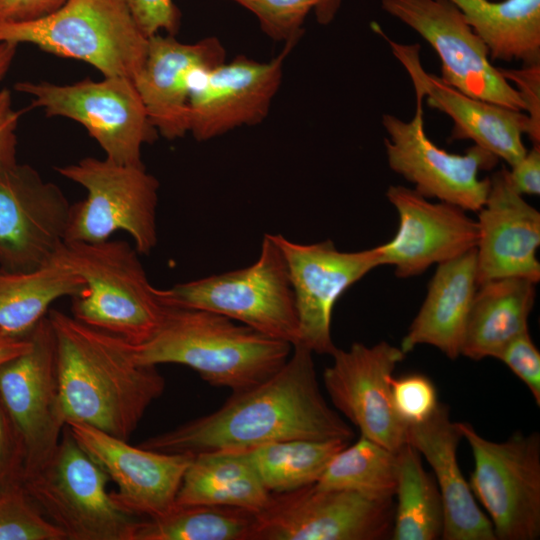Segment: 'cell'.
<instances>
[{
    "mask_svg": "<svg viewBox=\"0 0 540 540\" xmlns=\"http://www.w3.org/2000/svg\"><path fill=\"white\" fill-rule=\"evenodd\" d=\"M477 287L475 249L438 264L423 304L402 340V351L406 354L426 344L457 359Z\"/></svg>",
    "mask_w": 540,
    "mask_h": 540,
    "instance_id": "obj_25",
    "label": "cell"
},
{
    "mask_svg": "<svg viewBox=\"0 0 540 540\" xmlns=\"http://www.w3.org/2000/svg\"><path fill=\"white\" fill-rule=\"evenodd\" d=\"M72 204L28 164L0 163V269L50 264L66 242Z\"/></svg>",
    "mask_w": 540,
    "mask_h": 540,
    "instance_id": "obj_15",
    "label": "cell"
},
{
    "mask_svg": "<svg viewBox=\"0 0 540 540\" xmlns=\"http://www.w3.org/2000/svg\"><path fill=\"white\" fill-rule=\"evenodd\" d=\"M393 407L406 425L429 419L437 409V391L433 382L422 374H407L390 378Z\"/></svg>",
    "mask_w": 540,
    "mask_h": 540,
    "instance_id": "obj_36",
    "label": "cell"
},
{
    "mask_svg": "<svg viewBox=\"0 0 540 540\" xmlns=\"http://www.w3.org/2000/svg\"><path fill=\"white\" fill-rule=\"evenodd\" d=\"M0 540H66L26 493L21 482L0 490Z\"/></svg>",
    "mask_w": 540,
    "mask_h": 540,
    "instance_id": "obj_35",
    "label": "cell"
},
{
    "mask_svg": "<svg viewBox=\"0 0 540 540\" xmlns=\"http://www.w3.org/2000/svg\"><path fill=\"white\" fill-rule=\"evenodd\" d=\"M468 442L474 469L468 482L487 510L496 540L540 537V435L515 432L494 442L467 422H457Z\"/></svg>",
    "mask_w": 540,
    "mask_h": 540,
    "instance_id": "obj_10",
    "label": "cell"
},
{
    "mask_svg": "<svg viewBox=\"0 0 540 540\" xmlns=\"http://www.w3.org/2000/svg\"><path fill=\"white\" fill-rule=\"evenodd\" d=\"M497 359L527 386L535 403L540 406V352L529 330L512 339Z\"/></svg>",
    "mask_w": 540,
    "mask_h": 540,
    "instance_id": "obj_37",
    "label": "cell"
},
{
    "mask_svg": "<svg viewBox=\"0 0 540 540\" xmlns=\"http://www.w3.org/2000/svg\"><path fill=\"white\" fill-rule=\"evenodd\" d=\"M395 502L314 484L271 493L255 513L250 540H383L391 538Z\"/></svg>",
    "mask_w": 540,
    "mask_h": 540,
    "instance_id": "obj_11",
    "label": "cell"
},
{
    "mask_svg": "<svg viewBox=\"0 0 540 540\" xmlns=\"http://www.w3.org/2000/svg\"><path fill=\"white\" fill-rule=\"evenodd\" d=\"M225 62L216 37L182 43L160 33L148 38L144 63L134 84L158 134L168 140L189 132V96L195 77Z\"/></svg>",
    "mask_w": 540,
    "mask_h": 540,
    "instance_id": "obj_22",
    "label": "cell"
},
{
    "mask_svg": "<svg viewBox=\"0 0 540 540\" xmlns=\"http://www.w3.org/2000/svg\"><path fill=\"white\" fill-rule=\"evenodd\" d=\"M139 255L123 240L66 241L53 261L83 282L72 297V316L134 345L154 336L168 306L149 282Z\"/></svg>",
    "mask_w": 540,
    "mask_h": 540,
    "instance_id": "obj_4",
    "label": "cell"
},
{
    "mask_svg": "<svg viewBox=\"0 0 540 540\" xmlns=\"http://www.w3.org/2000/svg\"><path fill=\"white\" fill-rule=\"evenodd\" d=\"M536 284L520 277L479 284L468 315L461 355L475 361L497 359L512 339L529 330Z\"/></svg>",
    "mask_w": 540,
    "mask_h": 540,
    "instance_id": "obj_26",
    "label": "cell"
},
{
    "mask_svg": "<svg viewBox=\"0 0 540 540\" xmlns=\"http://www.w3.org/2000/svg\"><path fill=\"white\" fill-rule=\"evenodd\" d=\"M489 179L486 201L478 211L477 284L505 277L537 283L540 213L512 187L506 167Z\"/></svg>",
    "mask_w": 540,
    "mask_h": 540,
    "instance_id": "obj_23",
    "label": "cell"
},
{
    "mask_svg": "<svg viewBox=\"0 0 540 540\" xmlns=\"http://www.w3.org/2000/svg\"><path fill=\"white\" fill-rule=\"evenodd\" d=\"M22 111L13 109L11 93L0 90V163L16 161V128Z\"/></svg>",
    "mask_w": 540,
    "mask_h": 540,
    "instance_id": "obj_43",
    "label": "cell"
},
{
    "mask_svg": "<svg viewBox=\"0 0 540 540\" xmlns=\"http://www.w3.org/2000/svg\"><path fill=\"white\" fill-rule=\"evenodd\" d=\"M18 44L14 42H0V81L9 70L14 59Z\"/></svg>",
    "mask_w": 540,
    "mask_h": 540,
    "instance_id": "obj_45",
    "label": "cell"
},
{
    "mask_svg": "<svg viewBox=\"0 0 540 540\" xmlns=\"http://www.w3.org/2000/svg\"><path fill=\"white\" fill-rule=\"evenodd\" d=\"M461 432L450 419L449 408L439 403L426 421L407 425L406 443L431 466L444 509V540H496L490 519L478 507L458 461Z\"/></svg>",
    "mask_w": 540,
    "mask_h": 540,
    "instance_id": "obj_24",
    "label": "cell"
},
{
    "mask_svg": "<svg viewBox=\"0 0 540 540\" xmlns=\"http://www.w3.org/2000/svg\"><path fill=\"white\" fill-rule=\"evenodd\" d=\"M498 69L518 92L530 121L529 139L533 145L540 146V64Z\"/></svg>",
    "mask_w": 540,
    "mask_h": 540,
    "instance_id": "obj_38",
    "label": "cell"
},
{
    "mask_svg": "<svg viewBox=\"0 0 540 540\" xmlns=\"http://www.w3.org/2000/svg\"><path fill=\"white\" fill-rule=\"evenodd\" d=\"M29 336L30 348L0 365V398L23 445V476L48 461L66 425L60 401L56 343L48 316Z\"/></svg>",
    "mask_w": 540,
    "mask_h": 540,
    "instance_id": "obj_14",
    "label": "cell"
},
{
    "mask_svg": "<svg viewBox=\"0 0 540 540\" xmlns=\"http://www.w3.org/2000/svg\"><path fill=\"white\" fill-rule=\"evenodd\" d=\"M324 369L323 383L334 407L364 436L397 452L406 443L407 425L397 415L390 378L405 353L386 341L373 346L336 347Z\"/></svg>",
    "mask_w": 540,
    "mask_h": 540,
    "instance_id": "obj_17",
    "label": "cell"
},
{
    "mask_svg": "<svg viewBox=\"0 0 540 540\" xmlns=\"http://www.w3.org/2000/svg\"><path fill=\"white\" fill-rule=\"evenodd\" d=\"M65 0H0L1 22H28L57 10Z\"/></svg>",
    "mask_w": 540,
    "mask_h": 540,
    "instance_id": "obj_42",
    "label": "cell"
},
{
    "mask_svg": "<svg viewBox=\"0 0 540 540\" xmlns=\"http://www.w3.org/2000/svg\"><path fill=\"white\" fill-rule=\"evenodd\" d=\"M270 495L245 451L217 450L193 455L175 505L231 506L257 513Z\"/></svg>",
    "mask_w": 540,
    "mask_h": 540,
    "instance_id": "obj_27",
    "label": "cell"
},
{
    "mask_svg": "<svg viewBox=\"0 0 540 540\" xmlns=\"http://www.w3.org/2000/svg\"><path fill=\"white\" fill-rule=\"evenodd\" d=\"M30 43L61 57L87 62L104 77L134 81L148 37L125 0H65L54 12L28 22H1L0 42Z\"/></svg>",
    "mask_w": 540,
    "mask_h": 540,
    "instance_id": "obj_5",
    "label": "cell"
},
{
    "mask_svg": "<svg viewBox=\"0 0 540 540\" xmlns=\"http://www.w3.org/2000/svg\"><path fill=\"white\" fill-rule=\"evenodd\" d=\"M234 2L258 20L261 30L276 41H298L307 15L314 13L319 24L336 17L342 0H226Z\"/></svg>",
    "mask_w": 540,
    "mask_h": 540,
    "instance_id": "obj_34",
    "label": "cell"
},
{
    "mask_svg": "<svg viewBox=\"0 0 540 540\" xmlns=\"http://www.w3.org/2000/svg\"><path fill=\"white\" fill-rule=\"evenodd\" d=\"M67 426L80 447L115 483L117 491L110 492V496L121 510L149 519L174 507L192 454L132 446L127 440L83 423Z\"/></svg>",
    "mask_w": 540,
    "mask_h": 540,
    "instance_id": "obj_19",
    "label": "cell"
},
{
    "mask_svg": "<svg viewBox=\"0 0 540 540\" xmlns=\"http://www.w3.org/2000/svg\"><path fill=\"white\" fill-rule=\"evenodd\" d=\"M423 102L416 97L415 113L409 121L389 113L382 115L388 165L423 197L478 212L490 187L489 177L480 179L479 172L492 170L499 159L474 144L464 154L438 147L426 134Z\"/></svg>",
    "mask_w": 540,
    "mask_h": 540,
    "instance_id": "obj_12",
    "label": "cell"
},
{
    "mask_svg": "<svg viewBox=\"0 0 540 540\" xmlns=\"http://www.w3.org/2000/svg\"><path fill=\"white\" fill-rule=\"evenodd\" d=\"M18 92L32 97V107L46 116H61L81 123L113 162L144 166L142 148L154 142L158 132L148 118L132 79L104 77L57 85L18 82Z\"/></svg>",
    "mask_w": 540,
    "mask_h": 540,
    "instance_id": "obj_9",
    "label": "cell"
},
{
    "mask_svg": "<svg viewBox=\"0 0 540 540\" xmlns=\"http://www.w3.org/2000/svg\"><path fill=\"white\" fill-rule=\"evenodd\" d=\"M491 60L540 64V0H450Z\"/></svg>",
    "mask_w": 540,
    "mask_h": 540,
    "instance_id": "obj_28",
    "label": "cell"
},
{
    "mask_svg": "<svg viewBox=\"0 0 540 540\" xmlns=\"http://www.w3.org/2000/svg\"><path fill=\"white\" fill-rule=\"evenodd\" d=\"M508 169L512 187L521 195L540 193V146L533 145L526 154Z\"/></svg>",
    "mask_w": 540,
    "mask_h": 540,
    "instance_id": "obj_41",
    "label": "cell"
},
{
    "mask_svg": "<svg viewBox=\"0 0 540 540\" xmlns=\"http://www.w3.org/2000/svg\"><path fill=\"white\" fill-rule=\"evenodd\" d=\"M30 346L29 335L27 337H16L0 330V365L27 351Z\"/></svg>",
    "mask_w": 540,
    "mask_h": 540,
    "instance_id": "obj_44",
    "label": "cell"
},
{
    "mask_svg": "<svg viewBox=\"0 0 540 540\" xmlns=\"http://www.w3.org/2000/svg\"><path fill=\"white\" fill-rule=\"evenodd\" d=\"M255 513L218 505L174 507L162 516L139 520L133 540H250Z\"/></svg>",
    "mask_w": 540,
    "mask_h": 540,
    "instance_id": "obj_32",
    "label": "cell"
},
{
    "mask_svg": "<svg viewBox=\"0 0 540 540\" xmlns=\"http://www.w3.org/2000/svg\"><path fill=\"white\" fill-rule=\"evenodd\" d=\"M287 263L295 297L299 341L312 353L331 355L333 308L339 297L372 269L382 265L376 247L357 252L339 251L332 241L292 242L273 235Z\"/></svg>",
    "mask_w": 540,
    "mask_h": 540,
    "instance_id": "obj_16",
    "label": "cell"
},
{
    "mask_svg": "<svg viewBox=\"0 0 540 540\" xmlns=\"http://www.w3.org/2000/svg\"><path fill=\"white\" fill-rule=\"evenodd\" d=\"M131 347L140 364L184 365L212 386L239 392L273 376L293 346L214 312L168 307L154 336Z\"/></svg>",
    "mask_w": 540,
    "mask_h": 540,
    "instance_id": "obj_3",
    "label": "cell"
},
{
    "mask_svg": "<svg viewBox=\"0 0 540 540\" xmlns=\"http://www.w3.org/2000/svg\"><path fill=\"white\" fill-rule=\"evenodd\" d=\"M320 489L350 490L376 498L394 497L397 452L360 435L329 461L314 484Z\"/></svg>",
    "mask_w": 540,
    "mask_h": 540,
    "instance_id": "obj_33",
    "label": "cell"
},
{
    "mask_svg": "<svg viewBox=\"0 0 540 540\" xmlns=\"http://www.w3.org/2000/svg\"><path fill=\"white\" fill-rule=\"evenodd\" d=\"M24 460L21 439L0 398V490L21 482Z\"/></svg>",
    "mask_w": 540,
    "mask_h": 540,
    "instance_id": "obj_40",
    "label": "cell"
},
{
    "mask_svg": "<svg viewBox=\"0 0 540 540\" xmlns=\"http://www.w3.org/2000/svg\"><path fill=\"white\" fill-rule=\"evenodd\" d=\"M109 480L65 425L52 456L21 483L66 540H133L139 518L114 503Z\"/></svg>",
    "mask_w": 540,
    "mask_h": 540,
    "instance_id": "obj_7",
    "label": "cell"
},
{
    "mask_svg": "<svg viewBox=\"0 0 540 540\" xmlns=\"http://www.w3.org/2000/svg\"><path fill=\"white\" fill-rule=\"evenodd\" d=\"M158 294L168 307L214 312L292 346L299 341L287 263L272 234L264 235L252 265L158 289Z\"/></svg>",
    "mask_w": 540,
    "mask_h": 540,
    "instance_id": "obj_6",
    "label": "cell"
},
{
    "mask_svg": "<svg viewBox=\"0 0 540 540\" xmlns=\"http://www.w3.org/2000/svg\"><path fill=\"white\" fill-rule=\"evenodd\" d=\"M82 289V280L54 261L30 271L0 269V330L27 337L56 300Z\"/></svg>",
    "mask_w": 540,
    "mask_h": 540,
    "instance_id": "obj_29",
    "label": "cell"
},
{
    "mask_svg": "<svg viewBox=\"0 0 540 540\" xmlns=\"http://www.w3.org/2000/svg\"><path fill=\"white\" fill-rule=\"evenodd\" d=\"M298 41L285 42L275 58L259 62L237 56L200 72L189 96V132L207 141L267 116L282 81L283 64Z\"/></svg>",
    "mask_w": 540,
    "mask_h": 540,
    "instance_id": "obj_18",
    "label": "cell"
},
{
    "mask_svg": "<svg viewBox=\"0 0 540 540\" xmlns=\"http://www.w3.org/2000/svg\"><path fill=\"white\" fill-rule=\"evenodd\" d=\"M381 8L433 48L445 84L474 98L525 111L516 89L492 64L486 45L450 0H381Z\"/></svg>",
    "mask_w": 540,
    "mask_h": 540,
    "instance_id": "obj_13",
    "label": "cell"
},
{
    "mask_svg": "<svg viewBox=\"0 0 540 540\" xmlns=\"http://www.w3.org/2000/svg\"><path fill=\"white\" fill-rule=\"evenodd\" d=\"M393 540H435L442 537L444 509L434 476L425 471L420 453L410 444L397 451Z\"/></svg>",
    "mask_w": 540,
    "mask_h": 540,
    "instance_id": "obj_30",
    "label": "cell"
},
{
    "mask_svg": "<svg viewBox=\"0 0 540 540\" xmlns=\"http://www.w3.org/2000/svg\"><path fill=\"white\" fill-rule=\"evenodd\" d=\"M136 23L146 37L161 31L175 35L180 26V11L173 0H125Z\"/></svg>",
    "mask_w": 540,
    "mask_h": 540,
    "instance_id": "obj_39",
    "label": "cell"
},
{
    "mask_svg": "<svg viewBox=\"0 0 540 540\" xmlns=\"http://www.w3.org/2000/svg\"><path fill=\"white\" fill-rule=\"evenodd\" d=\"M56 170L87 191L71 206L66 241L101 242L122 231L140 255L152 252L158 240L159 182L145 166L86 157Z\"/></svg>",
    "mask_w": 540,
    "mask_h": 540,
    "instance_id": "obj_8",
    "label": "cell"
},
{
    "mask_svg": "<svg viewBox=\"0 0 540 540\" xmlns=\"http://www.w3.org/2000/svg\"><path fill=\"white\" fill-rule=\"evenodd\" d=\"M55 343L66 425L83 423L123 440L134 433L166 382L156 366L138 363L131 343L57 309L47 314Z\"/></svg>",
    "mask_w": 540,
    "mask_h": 540,
    "instance_id": "obj_2",
    "label": "cell"
},
{
    "mask_svg": "<svg viewBox=\"0 0 540 540\" xmlns=\"http://www.w3.org/2000/svg\"><path fill=\"white\" fill-rule=\"evenodd\" d=\"M375 31L406 70L415 96L450 117L453 128L449 141L471 140L510 166L526 154L523 135L529 137L531 127L524 112L474 98L445 84L439 76L425 71L418 44L395 42L379 26Z\"/></svg>",
    "mask_w": 540,
    "mask_h": 540,
    "instance_id": "obj_20",
    "label": "cell"
},
{
    "mask_svg": "<svg viewBox=\"0 0 540 540\" xmlns=\"http://www.w3.org/2000/svg\"><path fill=\"white\" fill-rule=\"evenodd\" d=\"M348 440L294 439L245 450L265 488L284 493L315 484Z\"/></svg>",
    "mask_w": 540,
    "mask_h": 540,
    "instance_id": "obj_31",
    "label": "cell"
},
{
    "mask_svg": "<svg viewBox=\"0 0 540 540\" xmlns=\"http://www.w3.org/2000/svg\"><path fill=\"white\" fill-rule=\"evenodd\" d=\"M386 196L399 223L394 237L377 246L382 265L409 278L476 248L478 224L466 210L446 202H431L414 189L392 185Z\"/></svg>",
    "mask_w": 540,
    "mask_h": 540,
    "instance_id": "obj_21",
    "label": "cell"
},
{
    "mask_svg": "<svg viewBox=\"0 0 540 540\" xmlns=\"http://www.w3.org/2000/svg\"><path fill=\"white\" fill-rule=\"evenodd\" d=\"M293 349L286 363L264 382L233 392L213 413L147 438L139 446L194 455L245 451L294 439L350 441L353 430L320 390L313 353L301 345Z\"/></svg>",
    "mask_w": 540,
    "mask_h": 540,
    "instance_id": "obj_1",
    "label": "cell"
}]
</instances>
